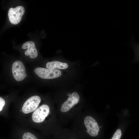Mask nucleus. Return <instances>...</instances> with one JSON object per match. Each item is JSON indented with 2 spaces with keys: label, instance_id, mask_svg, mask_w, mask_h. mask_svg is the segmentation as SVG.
I'll list each match as a JSON object with an SVG mask.
<instances>
[{
  "label": "nucleus",
  "instance_id": "f8f14e48",
  "mask_svg": "<svg viewBox=\"0 0 139 139\" xmlns=\"http://www.w3.org/2000/svg\"><path fill=\"white\" fill-rule=\"evenodd\" d=\"M5 104V102L4 100L0 97V111L2 110Z\"/></svg>",
  "mask_w": 139,
  "mask_h": 139
},
{
  "label": "nucleus",
  "instance_id": "0eeeda50",
  "mask_svg": "<svg viewBox=\"0 0 139 139\" xmlns=\"http://www.w3.org/2000/svg\"><path fill=\"white\" fill-rule=\"evenodd\" d=\"M80 98L79 95L77 92L73 93L62 105L61 111L66 112L68 111L74 106L78 103Z\"/></svg>",
  "mask_w": 139,
  "mask_h": 139
},
{
  "label": "nucleus",
  "instance_id": "423d86ee",
  "mask_svg": "<svg viewBox=\"0 0 139 139\" xmlns=\"http://www.w3.org/2000/svg\"><path fill=\"white\" fill-rule=\"evenodd\" d=\"M84 123L87 129L86 132L90 135L93 137L97 136L100 129L97 122L93 118L86 116L84 119Z\"/></svg>",
  "mask_w": 139,
  "mask_h": 139
},
{
  "label": "nucleus",
  "instance_id": "f03ea898",
  "mask_svg": "<svg viewBox=\"0 0 139 139\" xmlns=\"http://www.w3.org/2000/svg\"><path fill=\"white\" fill-rule=\"evenodd\" d=\"M12 71L14 78L18 81H22L27 76L25 66L20 61L17 60L13 63Z\"/></svg>",
  "mask_w": 139,
  "mask_h": 139
},
{
  "label": "nucleus",
  "instance_id": "1a4fd4ad",
  "mask_svg": "<svg viewBox=\"0 0 139 139\" xmlns=\"http://www.w3.org/2000/svg\"><path fill=\"white\" fill-rule=\"evenodd\" d=\"M68 65L66 63L58 61H53L47 63L46 65L47 68L51 69H65L67 68Z\"/></svg>",
  "mask_w": 139,
  "mask_h": 139
},
{
  "label": "nucleus",
  "instance_id": "6e6552de",
  "mask_svg": "<svg viewBox=\"0 0 139 139\" xmlns=\"http://www.w3.org/2000/svg\"><path fill=\"white\" fill-rule=\"evenodd\" d=\"M23 49H27L25 52L27 56H29L31 58L36 57L38 55V51L36 49L34 42L31 41H28L24 43L22 45Z\"/></svg>",
  "mask_w": 139,
  "mask_h": 139
},
{
  "label": "nucleus",
  "instance_id": "20e7f679",
  "mask_svg": "<svg viewBox=\"0 0 139 139\" xmlns=\"http://www.w3.org/2000/svg\"><path fill=\"white\" fill-rule=\"evenodd\" d=\"M40 101L41 98L38 96L31 97L23 104L22 108V111L25 114L33 112L37 109Z\"/></svg>",
  "mask_w": 139,
  "mask_h": 139
},
{
  "label": "nucleus",
  "instance_id": "9d476101",
  "mask_svg": "<svg viewBox=\"0 0 139 139\" xmlns=\"http://www.w3.org/2000/svg\"><path fill=\"white\" fill-rule=\"evenodd\" d=\"M22 139H37L32 134L29 132L24 133L22 136Z\"/></svg>",
  "mask_w": 139,
  "mask_h": 139
},
{
  "label": "nucleus",
  "instance_id": "f257e3e1",
  "mask_svg": "<svg viewBox=\"0 0 139 139\" xmlns=\"http://www.w3.org/2000/svg\"><path fill=\"white\" fill-rule=\"evenodd\" d=\"M34 71L39 77L44 79H53L59 77L62 75L60 70L40 67L35 68Z\"/></svg>",
  "mask_w": 139,
  "mask_h": 139
},
{
  "label": "nucleus",
  "instance_id": "4468645a",
  "mask_svg": "<svg viewBox=\"0 0 139 139\" xmlns=\"http://www.w3.org/2000/svg\"></svg>",
  "mask_w": 139,
  "mask_h": 139
},
{
  "label": "nucleus",
  "instance_id": "39448f33",
  "mask_svg": "<svg viewBox=\"0 0 139 139\" xmlns=\"http://www.w3.org/2000/svg\"><path fill=\"white\" fill-rule=\"evenodd\" d=\"M50 111L49 106L43 104L36 109L32 115L33 121L36 123H41L44 121L49 114Z\"/></svg>",
  "mask_w": 139,
  "mask_h": 139
},
{
  "label": "nucleus",
  "instance_id": "9b49d317",
  "mask_svg": "<svg viewBox=\"0 0 139 139\" xmlns=\"http://www.w3.org/2000/svg\"><path fill=\"white\" fill-rule=\"evenodd\" d=\"M121 135V130L120 129H118L115 132L111 139H120Z\"/></svg>",
  "mask_w": 139,
  "mask_h": 139
},
{
  "label": "nucleus",
  "instance_id": "7ed1b4c3",
  "mask_svg": "<svg viewBox=\"0 0 139 139\" xmlns=\"http://www.w3.org/2000/svg\"><path fill=\"white\" fill-rule=\"evenodd\" d=\"M25 12L24 8L22 6L15 8H10L8 12V16L10 22L13 24H16L21 21Z\"/></svg>",
  "mask_w": 139,
  "mask_h": 139
},
{
  "label": "nucleus",
  "instance_id": "ddd939ff",
  "mask_svg": "<svg viewBox=\"0 0 139 139\" xmlns=\"http://www.w3.org/2000/svg\"><path fill=\"white\" fill-rule=\"evenodd\" d=\"M71 94H70V93H69L68 94V96H70V95H71Z\"/></svg>",
  "mask_w": 139,
  "mask_h": 139
}]
</instances>
